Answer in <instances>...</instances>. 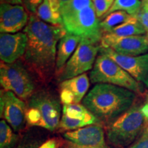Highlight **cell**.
<instances>
[{"label":"cell","mask_w":148,"mask_h":148,"mask_svg":"<svg viewBox=\"0 0 148 148\" xmlns=\"http://www.w3.org/2000/svg\"><path fill=\"white\" fill-rule=\"evenodd\" d=\"M23 32L27 37L23 64L40 82L47 83L56 73L58 42L67 32L62 25L45 23L34 14Z\"/></svg>","instance_id":"obj_1"},{"label":"cell","mask_w":148,"mask_h":148,"mask_svg":"<svg viewBox=\"0 0 148 148\" xmlns=\"http://www.w3.org/2000/svg\"><path fill=\"white\" fill-rule=\"evenodd\" d=\"M136 95L127 88L109 84H96L83 99V105L99 121L113 122L134 106Z\"/></svg>","instance_id":"obj_2"},{"label":"cell","mask_w":148,"mask_h":148,"mask_svg":"<svg viewBox=\"0 0 148 148\" xmlns=\"http://www.w3.org/2000/svg\"><path fill=\"white\" fill-rule=\"evenodd\" d=\"M60 104L56 98L46 91L33 94L26 104V122L31 126H38L53 131L60 121Z\"/></svg>","instance_id":"obj_3"},{"label":"cell","mask_w":148,"mask_h":148,"mask_svg":"<svg viewBox=\"0 0 148 148\" xmlns=\"http://www.w3.org/2000/svg\"><path fill=\"white\" fill-rule=\"evenodd\" d=\"M140 108L141 106H133L108 125L107 138L112 145L126 148L143 133L146 119Z\"/></svg>","instance_id":"obj_4"},{"label":"cell","mask_w":148,"mask_h":148,"mask_svg":"<svg viewBox=\"0 0 148 148\" xmlns=\"http://www.w3.org/2000/svg\"><path fill=\"white\" fill-rule=\"evenodd\" d=\"M93 67L90 72L92 83L109 84L127 88L140 94L144 86L131 76L127 72L108 56L99 51Z\"/></svg>","instance_id":"obj_5"},{"label":"cell","mask_w":148,"mask_h":148,"mask_svg":"<svg viewBox=\"0 0 148 148\" xmlns=\"http://www.w3.org/2000/svg\"><path fill=\"white\" fill-rule=\"evenodd\" d=\"M0 83L3 90L12 92L22 100L29 99L34 94V82L26 66L19 60L10 64L1 62Z\"/></svg>","instance_id":"obj_6"},{"label":"cell","mask_w":148,"mask_h":148,"mask_svg":"<svg viewBox=\"0 0 148 148\" xmlns=\"http://www.w3.org/2000/svg\"><path fill=\"white\" fill-rule=\"evenodd\" d=\"M62 18L63 26L67 32L95 43L101 41L102 33L100 21L93 4Z\"/></svg>","instance_id":"obj_7"},{"label":"cell","mask_w":148,"mask_h":148,"mask_svg":"<svg viewBox=\"0 0 148 148\" xmlns=\"http://www.w3.org/2000/svg\"><path fill=\"white\" fill-rule=\"evenodd\" d=\"M100 46L87 39L81 40L73 55L58 75L59 82L66 80L85 73L92 69L95 64Z\"/></svg>","instance_id":"obj_8"},{"label":"cell","mask_w":148,"mask_h":148,"mask_svg":"<svg viewBox=\"0 0 148 148\" xmlns=\"http://www.w3.org/2000/svg\"><path fill=\"white\" fill-rule=\"evenodd\" d=\"M99 51L115 61L138 82L148 88V53L136 56H127L101 46Z\"/></svg>","instance_id":"obj_9"},{"label":"cell","mask_w":148,"mask_h":148,"mask_svg":"<svg viewBox=\"0 0 148 148\" xmlns=\"http://www.w3.org/2000/svg\"><path fill=\"white\" fill-rule=\"evenodd\" d=\"M1 116L13 130L18 132L24 127L26 122V104L11 91L1 90Z\"/></svg>","instance_id":"obj_10"},{"label":"cell","mask_w":148,"mask_h":148,"mask_svg":"<svg viewBox=\"0 0 148 148\" xmlns=\"http://www.w3.org/2000/svg\"><path fill=\"white\" fill-rule=\"evenodd\" d=\"M101 47L110 48L115 52L127 56H136L147 53L148 42L145 35L112 37L102 34Z\"/></svg>","instance_id":"obj_11"},{"label":"cell","mask_w":148,"mask_h":148,"mask_svg":"<svg viewBox=\"0 0 148 148\" xmlns=\"http://www.w3.org/2000/svg\"><path fill=\"white\" fill-rule=\"evenodd\" d=\"M29 16L22 5L2 3L0 5L1 33L15 34L26 27Z\"/></svg>","instance_id":"obj_12"},{"label":"cell","mask_w":148,"mask_h":148,"mask_svg":"<svg viewBox=\"0 0 148 148\" xmlns=\"http://www.w3.org/2000/svg\"><path fill=\"white\" fill-rule=\"evenodd\" d=\"M27 43V35L24 32L15 34L1 33L0 35V58L7 64L16 62L23 56Z\"/></svg>","instance_id":"obj_13"},{"label":"cell","mask_w":148,"mask_h":148,"mask_svg":"<svg viewBox=\"0 0 148 148\" xmlns=\"http://www.w3.org/2000/svg\"><path fill=\"white\" fill-rule=\"evenodd\" d=\"M64 137L71 143L82 147H100L106 145L104 130L98 124L66 132L64 134Z\"/></svg>","instance_id":"obj_14"},{"label":"cell","mask_w":148,"mask_h":148,"mask_svg":"<svg viewBox=\"0 0 148 148\" xmlns=\"http://www.w3.org/2000/svg\"><path fill=\"white\" fill-rule=\"evenodd\" d=\"M89 77L84 73L62 81L60 84V98L64 104L79 103L89 88Z\"/></svg>","instance_id":"obj_15"},{"label":"cell","mask_w":148,"mask_h":148,"mask_svg":"<svg viewBox=\"0 0 148 148\" xmlns=\"http://www.w3.org/2000/svg\"><path fill=\"white\" fill-rule=\"evenodd\" d=\"M82 38L77 35L66 32L58 41L57 46L56 73L58 76L63 69L64 66L80 42Z\"/></svg>","instance_id":"obj_16"},{"label":"cell","mask_w":148,"mask_h":148,"mask_svg":"<svg viewBox=\"0 0 148 148\" xmlns=\"http://www.w3.org/2000/svg\"><path fill=\"white\" fill-rule=\"evenodd\" d=\"M146 30L137 18L132 16L130 19L125 23L118 25L108 32L103 34H107L112 37H125L136 35H145Z\"/></svg>","instance_id":"obj_17"},{"label":"cell","mask_w":148,"mask_h":148,"mask_svg":"<svg viewBox=\"0 0 148 148\" xmlns=\"http://www.w3.org/2000/svg\"><path fill=\"white\" fill-rule=\"evenodd\" d=\"M62 113L70 118L82 119L88 121L90 125L99 124V120L92 114L83 104L71 103L64 104L62 108Z\"/></svg>","instance_id":"obj_18"},{"label":"cell","mask_w":148,"mask_h":148,"mask_svg":"<svg viewBox=\"0 0 148 148\" xmlns=\"http://www.w3.org/2000/svg\"><path fill=\"white\" fill-rule=\"evenodd\" d=\"M132 15L127 14L125 11H115L105 16L100 21V28L101 33L108 32L118 25L125 23L132 18Z\"/></svg>","instance_id":"obj_19"},{"label":"cell","mask_w":148,"mask_h":148,"mask_svg":"<svg viewBox=\"0 0 148 148\" xmlns=\"http://www.w3.org/2000/svg\"><path fill=\"white\" fill-rule=\"evenodd\" d=\"M36 16L45 23L54 25H62L63 22L61 14H56L49 6L48 0H43L36 11Z\"/></svg>","instance_id":"obj_20"},{"label":"cell","mask_w":148,"mask_h":148,"mask_svg":"<svg viewBox=\"0 0 148 148\" xmlns=\"http://www.w3.org/2000/svg\"><path fill=\"white\" fill-rule=\"evenodd\" d=\"M142 7V2L140 0H114L112 7L104 16L115 12L125 11L132 16L136 15Z\"/></svg>","instance_id":"obj_21"},{"label":"cell","mask_w":148,"mask_h":148,"mask_svg":"<svg viewBox=\"0 0 148 148\" xmlns=\"http://www.w3.org/2000/svg\"><path fill=\"white\" fill-rule=\"evenodd\" d=\"M18 136L4 119L0 121V148H14Z\"/></svg>","instance_id":"obj_22"},{"label":"cell","mask_w":148,"mask_h":148,"mask_svg":"<svg viewBox=\"0 0 148 148\" xmlns=\"http://www.w3.org/2000/svg\"><path fill=\"white\" fill-rule=\"evenodd\" d=\"M92 4V0H69L61 3L60 14L62 17L70 15Z\"/></svg>","instance_id":"obj_23"},{"label":"cell","mask_w":148,"mask_h":148,"mask_svg":"<svg viewBox=\"0 0 148 148\" xmlns=\"http://www.w3.org/2000/svg\"><path fill=\"white\" fill-rule=\"evenodd\" d=\"M90 125L88 121L82 119H77L70 118L64 114H62L58 127L63 130L72 131Z\"/></svg>","instance_id":"obj_24"},{"label":"cell","mask_w":148,"mask_h":148,"mask_svg":"<svg viewBox=\"0 0 148 148\" xmlns=\"http://www.w3.org/2000/svg\"><path fill=\"white\" fill-rule=\"evenodd\" d=\"M114 0H92L97 17L104 16L113 4Z\"/></svg>","instance_id":"obj_25"},{"label":"cell","mask_w":148,"mask_h":148,"mask_svg":"<svg viewBox=\"0 0 148 148\" xmlns=\"http://www.w3.org/2000/svg\"><path fill=\"white\" fill-rule=\"evenodd\" d=\"M126 148H148V127L134 143Z\"/></svg>","instance_id":"obj_26"},{"label":"cell","mask_w":148,"mask_h":148,"mask_svg":"<svg viewBox=\"0 0 148 148\" xmlns=\"http://www.w3.org/2000/svg\"><path fill=\"white\" fill-rule=\"evenodd\" d=\"M23 5L28 12L32 14L36 13L37 9L43 0H21Z\"/></svg>","instance_id":"obj_27"},{"label":"cell","mask_w":148,"mask_h":148,"mask_svg":"<svg viewBox=\"0 0 148 148\" xmlns=\"http://www.w3.org/2000/svg\"><path fill=\"white\" fill-rule=\"evenodd\" d=\"M134 16L141 23L146 32H148V9L141 7L139 12Z\"/></svg>","instance_id":"obj_28"},{"label":"cell","mask_w":148,"mask_h":148,"mask_svg":"<svg viewBox=\"0 0 148 148\" xmlns=\"http://www.w3.org/2000/svg\"><path fill=\"white\" fill-rule=\"evenodd\" d=\"M38 148H58V142L55 139H49Z\"/></svg>","instance_id":"obj_29"},{"label":"cell","mask_w":148,"mask_h":148,"mask_svg":"<svg viewBox=\"0 0 148 148\" xmlns=\"http://www.w3.org/2000/svg\"><path fill=\"white\" fill-rule=\"evenodd\" d=\"M140 110H141V112L143 114L144 117L148 121V102L145 101V104L143 105L140 108Z\"/></svg>","instance_id":"obj_30"},{"label":"cell","mask_w":148,"mask_h":148,"mask_svg":"<svg viewBox=\"0 0 148 148\" xmlns=\"http://www.w3.org/2000/svg\"><path fill=\"white\" fill-rule=\"evenodd\" d=\"M6 3L14 5H23L21 0H1V3Z\"/></svg>","instance_id":"obj_31"},{"label":"cell","mask_w":148,"mask_h":148,"mask_svg":"<svg viewBox=\"0 0 148 148\" xmlns=\"http://www.w3.org/2000/svg\"><path fill=\"white\" fill-rule=\"evenodd\" d=\"M69 148H109L106 145L103 146H100V147H82V146H79L74 145V144L71 143L69 146Z\"/></svg>","instance_id":"obj_32"},{"label":"cell","mask_w":148,"mask_h":148,"mask_svg":"<svg viewBox=\"0 0 148 148\" xmlns=\"http://www.w3.org/2000/svg\"><path fill=\"white\" fill-rule=\"evenodd\" d=\"M18 148H36V145L32 143H22L21 145H19Z\"/></svg>","instance_id":"obj_33"},{"label":"cell","mask_w":148,"mask_h":148,"mask_svg":"<svg viewBox=\"0 0 148 148\" xmlns=\"http://www.w3.org/2000/svg\"><path fill=\"white\" fill-rule=\"evenodd\" d=\"M142 7L148 9V0H141Z\"/></svg>","instance_id":"obj_34"},{"label":"cell","mask_w":148,"mask_h":148,"mask_svg":"<svg viewBox=\"0 0 148 148\" xmlns=\"http://www.w3.org/2000/svg\"><path fill=\"white\" fill-rule=\"evenodd\" d=\"M69 1V0H60V1L61 3L66 2V1Z\"/></svg>","instance_id":"obj_35"},{"label":"cell","mask_w":148,"mask_h":148,"mask_svg":"<svg viewBox=\"0 0 148 148\" xmlns=\"http://www.w3.org/2000/svg\"><path fill=\"white\" fill-rule=\"evenodd\" d=\"M145 36H146V38H147V42H148V32H146Z\"/></svg>","instance_id":"obj_36"}]
</instances>
